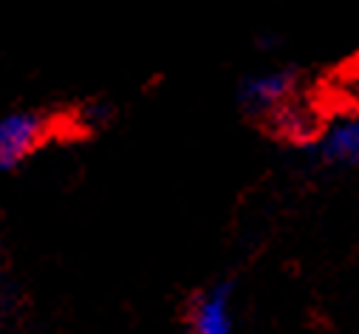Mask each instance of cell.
Here are the masks:
<instances>
[{
	"label": "cell",
	"instance_id": "obj_3",
	"mask_svg": "<svg viewBox=\"0 0 359 334\" xmlns=\"http://www.w3.org/2000/svg\"><path fill=\"white\" fill-rule=\"evenodd\" d=\"M190 334H235L232 286L215 283L190 306Z\"/></svg>",
	"mask_w": 359,
	"mask_h": 334
},
{
	"label": "cell",
	"instance_id": "obj_1",
	"mask_svg": "<svg viewBox=\"0 0 359 334\" xmlns=\"http://www.w3.org/2000/svg\"><path fill=\"white\" fill-rule=\"evenodd\" d=\"M297 86H300V74L294 68L257 71L241 82L238 102L252 116H269L272 111H278L280 105L297 97Z\"/></svg>",
	"mask_w": 359,
	"mask_h": 334
},
{
	"label": "cell",
	"instance_id": "obj_2",
	"mask_svg": "<svg viewBox=\"0 0 359 334\" xmlns=\"http://www.w3.org/2000/svg\"><path fill=\"white\" fill-rule=\"evenodd\" d=\"M317 150L325 164L359 171V114H342L320 128Z\"/></svg>",
	"mask_w": 359,
	"mask_h": 334
},
{
	"label": "cell",
	"instance_id": "obj_5",
	"mask_svg": "<svg viewBox=\"0 0 359 334\" xmlns=\"http://www.w3.org/2000/svg\"><path fill=\"white\" fill-rule=\"evenodd\" d=\"M266 119H269V125H272V131L278 136H283V139H289L294 145H311V142H317V133L323 128L320 114L311 105L297 102V97L289 100L286 105H280L278 111H272Z\"/></svg>",
	"mask_w": 359,
	"mask_h": 334
},
{
	"label": "cell",
	"instance_id": "obj_4",
	"mask_svg": "<svg viewBox=\"0 0 359 334\" xmlns=\"http://www.w3.org/2000/svg\"><path fill=\"white\" fill-rule=\"evenodd\" d=\"M46 125L34 114H12L0 119V167H15L43 139Z\"/></svg>",
	"mask_w": 359,
	"mask_h": 334
}]
</instances>
